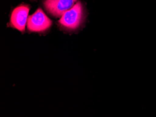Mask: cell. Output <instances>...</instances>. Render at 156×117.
<instances>
[{"label": "cell", "mask_w": 156, "mask_h": 117, "mask_svg": "<svg viewBox=\"0 0 156 117\" xmlns=\"http://www.w3.org/2000/svg\"><path fill=\"white\" fill-rule=\"evenodd\" d=\"M79 0H43L44 7L49 14L61 18L64 14L72 8Z\"/></svg>", "instance_id": "cell-3"}, {"label": "cell", "mask_w": 156, "mask_h": 117, "mask_svg": "<svg viewBox=\"0 0 156 117\" xmlns=\"http://www.w3.org/2000/svg\"><path fill=\"white\" fill-rule=\"evenodd\" d=\"M30 9V6L28 4H21L17 6L11 13L9 26L23 33L25 31Z\"/></svg>", "instance_id": "cell-4"}, {"label": "cell", "mask_w": 156, "mask_h": 117, "mask_svg": "<svg viewBox=\"0 0 156 117\" xmlns=\"http://www.w3.org/2000/svg\"><path fill=\"white\" fill-rule=\"evenodd\" d=\"M85 9L81 2L78 1L72 8L62 15L58 24L62 29L67 31H76L85 22Z\"/></svg>", "instance_id": "cell-1"}, {"label": "cell", "mask_w": 156, "mask_h": 117, "mask_svg": "<svg viewBox=\"0 0 156 117\" xmlns=\"http://www.w3.org/2000/svg\"><path fill=\"white\" fill-rule=\"evenodd\" d=\"M51 25V20L41 9H38L33 14L28 16L27 29L30 32H44L49 29Z\"/></svg>", "instance_id": "cell-2"}]
</instances>
